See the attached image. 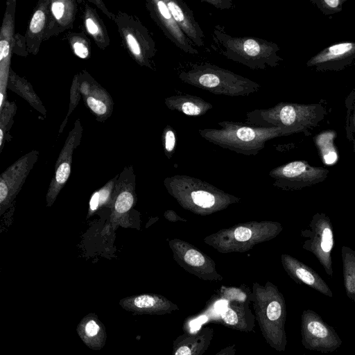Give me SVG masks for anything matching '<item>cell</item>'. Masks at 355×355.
<instances>
[{
	"mask_svg": "<svg viewBox=\"0 0 355 355\" xmlns=\"http://www.w3.org/2000/svg\"><path fill=\"white\" fill-rule=\"evenodd\" d=\"M213 41L225 58L252 69H265L279 66L282 58L278 55L279 46L264 39L254 37H233L214 27Z\"/></svg>",
	"mask_w": 355,
	"mask_h": 355,
	"instance_id": "cell-1",
	"label": "cell"
},
{
	"mask_svg": "<svg viewBox=\"0 0 355 355\" xmlns=\"http://www.w3.org/2000/svg\"><path fill=\"white\" fill-rule=\"evenodd\" d=\"M324 114L320 105L279 103L268 109L248 112L246 121L255 126L279 128L287 135L314 128L323 119Z\"/></svg>",
	"mask_w": 355,
	"mask_h": 355,
	"instance_id": "cell-2",
	"label": "cell"
},
{
	"mask_svg": "<svg viewBox=\"0 0 355 355\" xmlns=\"http://www.w3.org/2000/svg\"><path fill=\"white\" fill-rule=\"evenodd\" d=\"M182 82L214 94L244 96L259 90V83L210 63L191 64L181 71Z\"/></svg>",
	"mask_w": 355,
	"mask_h": 355,
	"instance_id": "cell-3",
	"label": "cell"
},
{
	"mask_svg": "<svg viewBox=\"0 0 355 355\" xmlns=\"http://www.w3.org/2000/svg\"><path fill=\"white\" fill-rule=\"evenodd\" d=\"M218 125L219 128L200 129L199 134L212 143L235 150H258L266 141L284 135L276 127L264 128L229 121L218 122Z\"/></svg>",
	"mask_w": 355,
	"mask_h": 355,
	"instance_id": "cell-4",
	"label": "cell"
},
{
	"mask_svg": "<svg viewBox=\"0 0 355 355\" xmlns=\"http://www.w3.org/2000/svg\"><path fill=\"white\" fill-rule=\"evenodd\" d=\"M253 307L255 319L266 343L278 352L285 351L286 308L283 295L275 288L268 291L266 295L257 292Z\"/></svg>",
	"mask_w": 355,
	"mask_h": 355,
	"instance_id": "cell-5",
	"label": "cell"
},
{
	"mask_svg": "<svg viewBox=\"0 0 355 355\" xmlns=\"http://www.w3.org/2000/svg\"><path fill=\"white\" fill-rule=\"evenodd\" d=\"M301 336L305 349L322 353L333 352L343 343L334 328L311 309L302 313Z\"/></svg>",
	"mask_w": 355,
	"mask_h": 355,
	"instance_id": "cell-6",
	"label": "cell"
},
{
	"mask_svg": "<svg viewBox=\"0 0 355 355\" xmlns=\"http://www.w3.org/2000/svg\"><path fill=\"white\" fill-rule=\"evenodd\" d=\"M308 240L304 248L318 259L329 277H333L331 251L334 247V233L329 218L324 214H315L309 225Z\"/></svg>",
	"mask_w": 355,
	"mask_h": 355,
	"instance_id": "cell-7",
	"label": "cell"
},
{
	"mask_svg": "<svg viewBox=\"0 0 355 355\" xmlns=\"http://www.w3.org/2000/svg\"><path fill=\"white\" fill-rule=\"evenodd\" d=\"M231 296L230 300H220L215 304L218 322L232 329L252 331L254 327L255 316L249 307L247 296L239 292Z\"/></svg>",
	"mask_w": 355,
	"mask_h": 355,
	"instance_id": "cell-8",
	"label": "cell"
},
{
	"mask_svg": "<svg viewBox=\"0 0 355 355\" xmlns=\"http://www.w3.org/2000/svg\"><path fill=\"white\" fill-rule=\"evenodd\" d=\"M33 164L21 159L8 167L0 176V216L11 206L21 191Z\"/></svg>",
	"mask_w": 355,
	"mask_h": 355,
	"instance_id": "cell-9",
	"label": "cell"
},
{
	"mask_svg": "<svg viewBox=\"0 0 355 355\" xmlns=\"http://www.w3.org/2000/svg\"><path fill=\"white\" fill-rule=\"evenodd\" d=\"M355 60V42H343L332 44L313 56L307 67L318 70H338Z\"/></svg>",
	"mask_w": 355,
	"mask_h": 355,
	"instance_id": "cell-10",
	"label": "cell"
},
{
	"mask_svg": "<svg viewBox=\"0 0 355 355\" xmlns=\"http://www.w3.org/2000/svg\"><path fill=\"white\" fill-rule=\"evenodd\" d=\"M178 25L194 46H202L205 35L192 10L181 0H164Z\"/></svg>",
	"mask_w": 355,
	"mask_h": 355,
	"instance_id": "cell-11",
	"label": "cell"
},
{
	"mask_svg": "<svg viewBox=\"0 0 355 355\" xmlns=\"http://www.w3.org/2000/svg\"><path fill=\"white\" fill-rule=\"evenodd\" d=\"M154 6L158 22L164 34L172 43L185 53L192 55L198 54V51L182 31L164 1H155Z\"/></svg>",
	"mask_w": 355,
	"mask_h": 355,
	"instance_id": "cell-12",
	"label": "cell"
},
{
	"mask_svg": "<svg viewBox=\"0 0 355 355\" xmlns=\"http://www.w3.org/2000/svg\"><path fill=\"white\" fill-rule=\"evenodd\" d=\"M282 175L296 183L298 188L311 187L324 181L329 171L322 167L311 166L304 161H295L284 166Z\"/></svg>",
	"mask_w": 355,
	"mask_h": 355,
	"instance_id": "cell-13",
	"label": "cell"
},
{
	"mask_svg": "<svg viewBox=\"0 0 355 355\" xmlns=\"http://www.w3.org/2000/svg\"><path fill=\"white\" fill-rule=\"evenodd\" d=\"M214 334L213 328L209 327L184 333L174 340L173 355H202L208 349Z\"/></svg>",
	"mask_w": 355,
	"mask_h": 355,
	"instance_id": "cell-14",
	"label": "cell"
},
{
	"mask_svg": "<svg viewBox=\"0 0 355 355\" xmlns=\"http://www.w3.org/2000/svg\"><path fill=\"white\" fill-rule=\"evenodd\" d=\"M287 266L290 275L297 282L306 284L327 297H333V293L329 286L311 268L288 257Z\"/></svg>",
	"mask_w": 355,
	"mask_h": 355,
	"instance_id": "cell-15",
	"label": "cell"
},
{
	"mask_svg": "<svg viewBox=\"0 0 355 355\" xmlns=\"http://www.w3.org/2000/svg\"><path fill=\"white\" fill-rule=\"evenodd\" d=\"M166 107L190 116H200L213 108V105L202 98L191 94L173 95L165 98Z\"/></svg>",
	"mask_w": 355,
	"mask_h": 355,
	"instance_id": "cell-16",
	"label": "cell"
},
{
	"mask_svg": "<svg viewBox=\"0 0 355 355\" xmlns=\"http://www.w3.org/2000/svg\"><path fill=\"white\" fill-rule=\"evenodd\" d=\"M132 304L136 308L141 311L159 314L170 313L179 310L177 305L171 301L152 295H141L135 297L132 300Z\"/></svg>",
	"mask_w": 355,
	"mask_h": 355,
	"instance_id": "cell-17",
	"label": "cell"
},
{
	"mask_svg": "<svg viewBox=\"0 0 355 355\" xmlns=\"http://www.w3.org/2000/svg\"><path fill=\"white\" fill-rule=\"evenodd\" d=\"M342 259L345 292L347 297L355 302V252L343 246Z\"/></svg>",
	"mask_w": 355,
	"mask_h": 355,
	"instance_id": "cell-18",
	"label": "cell"
},
{
	"mask_svg": "<svg viewBox=\"0 0 355 355\" xmlns=\"http://www.w3.org/2000/svg\"><path fill=\"white\" fill-rule=\"evenodd\" d=\"M335 136V132L328 130L320 132L314 139L315 146L326 164H333L338 160V152L334 143Z\"/></svg>",
	"mask_w": 355,
	"mask_h": 355,
	"instance_id": "cell-19",
	"label": "cell"
},
{
	"mask_svg": "<svg viewBox=\"0 0 355 355\" xmlns=\"http://www.w3.org/2000/svg\"><path fill=\"white\" fill-rule=\"evenodd\" d=\"M114 185V180H110L103 187L93 193L89 200L87 218L110 202Z\"/></svg>",
	"mask_w": 355,
	"mask_h": 355,
	"instance_id": "cell-20",
	"label": "cell"
},
{
	"mask_svg": "<svg viewBox=\"0 0 355 355\" xmlns=\"http://www.w3.org/2000/svg\"><path fill=\"white\" fill-rule=\"evenodd\" d=\"M135 198L130 189L121 191L114 202V209L118 215L124 214L130 211L133 206Z\"/></svg>",
	"mask_w": 355,
	"mask_h": 355,
	"instance_id": "cell-21",
	"label": "cell"
},
{
	"mask_svg": "<svg viewBox=\"0 0 355 355\" xmlns=\"http://www.w3.org/2000/svg\"><path fill=\"white\" fill-rule=\"evenodd\" d=\"M346 0H311V2L315 5L324 15H329L340 12L343 4Z\"/></svg>",
	"mask_w": 355,
	"mask_h": 355,
	"instance_id": "cell-22",
	"label": "cell"
},
{
	"mask_svg": "<svg viewBox=\"0 0 355 355\" xmlns=\"http://www.w3.org/2000/svg\"><path fill=\"white\" fill-rule=\"evenodd\" d=\"M191 198L196 205L203 208L211 207L215 202L214 196L204 191L192 192Z\"/></svg>",
	"mask_w": 355,
	"mask_h": 355,
	"instance_id": "cell-23",
	"label": "cell"
},
{
	"mask_svg": "<svg viewBox=\"0 0 355 355\" xmlns=\"http://www.w3.org/2000/svg\"><path fill=\"white\" fill-rule=\"evenodd\" d=\"M45 23V15L40 10H37L32 17L30 23V30L33 33H39L42 31Z\"/></svg>",
	"mask_w": 355,
	"mask_h": 355,
	"instance_id": "cell-24",
	"label": "cell"
},
{
	"mask_svg": "<svg viewBox=\"0 0 355 355\" xmlns=\"http://www.w3.org/2000/svg\"><path fill=\"white\" fill-rule=\"evenodd\" d=\"M163 136L166 150L168 153L172 152L174 150L176 142L174 130L170 125H167L164 130Z\"/></svg>",
	"mask_w": 355,
	"mask_h": 355,
	"instance_id": "cell-25",
	"label": "cell"
},
{
	"mask_svg": "<svg viewBox=\"0 0 355 355\" xmlns=\"http://www.w3.org/2000/svg\"><path fill=\"white\" fill-rule=\"evenodd\" d=\"M185 261L193 266H200L205 263V258L197 250H189L184 254Z\"/></svg>",
	"mask_w": 355,
	"mask_h": 355,
	"instance_id": "cell-26",
	"label": "cell"
},
{
	"mask_svg": "<svg viewBox=\"0 0 355 355\" xmlns=\"http://www.w3.org/2000/svg\"><path fill=\"white\" fill-rule=\"evenodd\" d=\"M87 103L89 107L97 114H103L107 111L105 104L103 101L92 96H89L87 98Z\"/></svg>",
	"mask_w": 355,
	"mask_h": 355,
	"instance_id": "cell-27",
	"label": "cell"
},
{
	"mask_svg": "<svg viewBox=\"0 0 355 355\" xmlns=\"http://www.w3.org/2000/svg\"><path fill=\"white\" fill-rule=\"evenodd\" d=\"M346 128L347 137L349 135H352L353 132H355V101L352 102V105H349L348 109Z\"/></svg>",
	"mask_w": 355,
	"mask_h": 355,
	"instance_id": "cell-28",
	"label": "cell"
},
{
	"mask_svg": "<svg viewBox=\"0 0 355 355\" xmlns=\"http://www.w3.org/2000/svg\"><path fill=\"white\" fill-rule=\"evenodd\" d=\"M127 43L128 46L131 51V52L136 56H139L141 55V47L139 43L132 34H128L126 36Z\"/></svg>",
	"mask_w": 355,
	"mask_h": 355,
	"instance_id": "cell-29",
	"label": "cell"
},
{
	"mask_svg": "<svg viewBox=\"0 0 355 355\" xmlns=\"http://www.w3.org/2000/svg\"><path fill=\"white\" fill-rule=\"evenodd\" d=\"M252 236V232L245 227H239L234 230V237L237 241H246Z\"/></svg>",
	"mask_w": 355,
	"mask_h": 355,
	"instance_id": "cell-30",
	"label": "cell"
},
{
	"mask_svg": "<svg viewBox=\"0 0 355 355\" xmlns=\"http://www.w3.org/2000/svg\"><path fill=\"white\" fill-rule=\"evenodd\" d=\"M53 16L58 20L60 19L64 12V5L62 1H54L51 6Z\"/></svg>",
	"mask_w": 355,
	"mask_h": 355,
	"instance_id": "cell-31",
	"label": "cell"
},
{
	"mask_svg": "<svg viewBox=\"0 0 355 355\" xmlns=\"http://www.w3.org/2000/svg\"><path fill=\"white\" fill-rule=\"evenodd\" d=\"M74 53L77 56L80 58H85L87 57L89 51L87 46L80 42H76L73 45Z\"/></svg>",
	"mask_w": 355,
	"mask_h": 355,
	"instance_id": "cell-32",
	"label": "cell"
},
{
	"mask_svg": "<svg viewBox=\"0 0 355 355\" xmlns=\"http://www.w3.org/2000/svg\"><path fill=\"white\" fill-rule=\"evenodd\" d=\"M202 1L210 3L219 9H228L232 6V1L230 0H203Z\"/></svg>",
	"mask_w": 355,
	"mask_h": 355,
	"instance_id": "cell-33",
	"label": "cell"
},
{
	"mask_svg": "<svg viewBox=\"0 0 355 355\" xmlns=\"http://www.w3.org/2000/svg\"><path fill=\"white\" fill-rule=\"evenodd\" d=\"M99 331V327L94 320L87 322L85 327V331L89 336H95Z\"/></svg>",
	"mask_w": 355,
	"mask_h": 355,
	"instance_id": "cell-34",
	"label": "cell"
},
{
	"mask_svg": "<svg viewBox=\"0 0 355 355\" xmlns=\"http://www.w3.org/2000/svg\"><path fill=\"white\" fill-rule=\"evenodd\" d=\"M10 50V44L7 40H2L0 42V60L2 61L6 58Z\"/></svg>",
	"mask_w": 355,
	"mask_h": 355,
	"instance_id": "cell-35",
	"label": "cell"
},
{
	"mask_svg": "<svg viewBox=\"0 0 355 355\" xmlns=\"http://www.w3.org/2000/svg\"><path fill=\"white\" fill-rule=\"evenodd\" d=\"M85 24L88 32L92 35H95L98 33V28L96 23L91 18H87L86 19Z\"/></svg>",
	"mask_w": 355,
	"mask_h": 355,
	"instance_id": "cell-36",
	"label": "cell"
},
{
	"mask_svg": "<svg viewBox=\"0 0 355 355\" xmlns=\"http://www.w3.org/2000/svg\"><path fill=\"white\" fill-rule=\"evenodd\" d=\"M236 345L233 344L232 345H229L227 347L221 349L215 355H235L236 354Z\"/></svg>",
	"mask_w": 355,
	"mask_h": 355,
	"instance_id": "cell-37",
	"label": "cell"
},
{
	"mask_svg": "<svg viewBox=\"0 0 355 355\" xmlns=\"http://www.w3.org/2000/svg\"><path fill=\"white\" fill-rule=\"evenodd\" d=\"M3 135V130L1 129H0V146H1V145H2Z\"/></svg>",
	"mask_w": 355,
	"mask_h": 355,
	"instance_id": "cell-38",
	"label": "cell"
},
{
	"mask_svg": "<svg viewBox=\"0 0 355 355\" xmlns=\"http://www.w3.org/2000/svg\"><path fill=\"white\" fill-rule=\"evenodd\" d=\"M3 101V94L2 93H1L0 94V107H2Z\"/></svg>",
	"mask_w": 355,
	"mask_h": 355,
	"instance_id": "cell-39",
	"label": "cell"
},
{
	"mask_svg": "<svg viewBox=\"0 0 355 355\" xmlns=\"http://www.w3.org/2000/svg\"><path fill=\"white\" fill-rule=\"evenodd\" d=\"M354 150H355V142H354Z\"/></svg>",
	"mask_w": 355,
	"mask_h": 355,
	"instance_id": "cell-40",
	"label": "cell"
}]
</instances>
